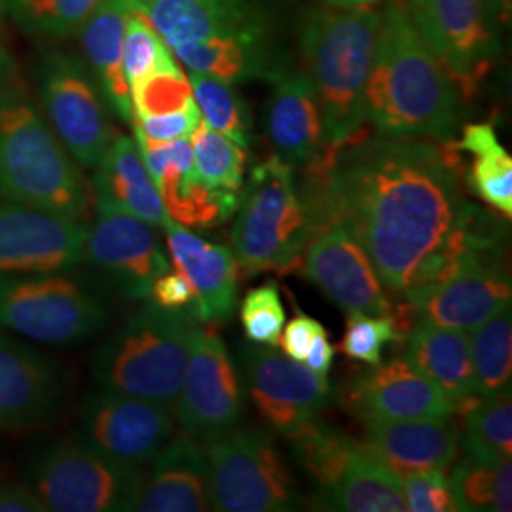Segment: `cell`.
Here are the masks:
<instances>
[{
  "label": "cell",
  "instance_id": "obj_31",
  "mask_svg": "<svg viewBox=\"0 0 512 512\" xmlns=\"http://www.w3.org/2000/svg\"><path fill=\"white\" fill-rule=\"evenodd\" d=\"M315 503L325 511H408L401 480L389 473L378 459L372 458L365 446L334 486L315 492Z\"/></svg>",
  "mask_w": 512,
  "mask_h": 512
},
{
  "label": "cell",
  "instance_id": "obj_35",
  "mask_svg": "<svg viewBox=\"0 0 512 512\" xmlns=\"http://www.w3.org/2000/svg\"><path fill=\"white\" fill-rule=\"evenodd\" d=\"M478 397H492L511 389V308L499 311L467 332Z\"/></svg>",
  "mask_w": 512,
  "mask_h": 512
},
{
  "label": "cell",
  "instance_id": "obj_44",
  "mask_svg": "<svg viewBox=\"0 0 512 512\" xmlns=\"http://www.w3.org/2000/svg\"><path fill=\"white\" fill-rule=\"evenodd\" d=\"M403 484L406 507L412 512H458V503L444 471L406 476Z\"/></svg>",
  "mask_w": 512,
  "mask_h": 512
},
{
  "label": "cell",
  "instance_id": "obj_34",
  "mask_svg": "<svg viewBox=\"0 0 512 512\" xmlns=\"http://www.w3.org/2000/svg\"><path fill=\"white\" fill-rule=\"evenodd\" d=\"M448 480L459 511L509 512L512 509L511 459L463 454Z\"/></svg>",
  "mask_w": 512,
  "mask_h": 512
},
{
  "label": "cell",
  "instance_id": "obj_30",
  "mask_svg": "<svg viewBox=\"0 0 512 512\" xmlns=\"http://www.w3.org/2000/svg\"><path fill=\"white\" fill-rule=\"evenodd\" d=\"M404 359L454 399L458 410L478 397L467 332L418 323Z\"/></svg>",
  "mask_w": 512,
  "mask_h": 512
},
{
  "label": "cell",
  "instance_id": "obj_50",
  "mask_svg": "<svg viewBox=\"0 0 512 512\" xmlns=\"http://www.w3.org/2000/svg\"><path fill=\"white\" fill-rule=\"evenodd\" d=\"M484 6L499 35L503 29L511 27L512 0H484Z\"/></svg>",
  "mask_w": 512,
  "mask_h": 512
},
{
  "label": "cell",
  "instance_id": "obj_24",
  "mask_svg": "<svg viewBox=\"0 0 512 512\" xmlns=\"http://www.w3.org/2000/svg\"><path fill=\"white\" fill-rule=\"evenodd\" d=\"M133 511H211L205 446L188 433H175L164 450L150 461Z\"/></svg>",
  "mask_w": 512,
  "mask_h": 512
},
{
  "label": "cell",
  "instance_id": "obj_12",
  "mask_svg": "<svg viewBox=\"0 0 512 512\" xmlns=\"http://www.w3.org/2000/svg\"><path fill=\"white\" fill-rule=\"evenodd\" d=\"M173 414L181 431L202 444L236 429L243 416L238 370L213 323L192 327L188 365Z\"/></svg>",
  "mask_w": 512,
  "mask_h": 512
},
{
  "label": "cell",
  "instance_id": "obj_6",
  "mask_svg": "<svg viewBox=\"0 0 512 512\" xmlns=\"http://www.w3.org/2000/svg\"><path fill=\"white\" fill-rule=\"evenodd\" d=\"M232 226V247L245 275L291 274L311 239L294 183V167L277 154L255 165L243 184Z\"/></svg>",
  "mask_w": 512,
  "mask_h": 512
},
{
  "label": "cell",
  "instance_id": "obj_4",
  "mask_svg": "<svg viewBox=\"0 0 512 512\" xmlns=\"http://www.w3.org/2000/svg\"><path fill=\"white\" fill-rule=\"evenodd\" d=\"M382 10L323 4L306 12L300 29L304 73L317 93L327 145L365 128L366 82L372 69Z\"/></svg>",
  "mask_w": 512,
  "mask_h": 512
},
{
  "label": "cell",
  "instance_id": "obj_46",
  "mask_svg": "<svg viewBox=\"0 0 512 512\" xmlns=\"http://www.w3.org/2000/svg\"><path fill=\"white\" fill-rule=\"evenodd\" d=\"M148 298L154 306L167 311H190L194 315L196 293L181 272H165L154 283ZM196 317V315H194ZM198 321V319H196Z\"/></svg>",
  "mask_w": 512,
  "mask_h": 512
},
{
  "label": "cell",
  "instance_id": "obj_41",
  "mask_svg": "<svg viewBox=\"0 0 512 512\" xmlns=\"http://www.w3.org/2000/svg\"><path fill=\"white\" fill-rule=\"evenodd\" d=\"M175 63L179 61L165 44L164 38L158 35L150 19L139 8H133L126 21L124 37V74L129 90L152 71Z\"/></svg>",
  "mask_w": 512,
  "mask_h": 512
},
{
  "label": "cell",
  "instance_id": "obj_53",
  "mask_svg": "<svg viewBox=\"0 0 512 512\" xmlns=\"http://www.w3.org/2000/svg\"><path fill=\"white\" fill-rule=\"evenodd\" d=\"M0 14H2V10H0ZM0 18H2V16H0Z\"/></svg>",
  "mask_w": 512,
  "mask_h": 512
},
{
  "label": "cell",
  "instance_id": "obj_36",
  "mask_svg": "<svg viewBox=\"0 0 512 512\" xmlns=\"http://www.w3.org/2000/svg\"><path fill=\"white\" fill-rule=\"evenodd\" d=\"M458 414L465 418L461 437L463 454L478 458L511 459L512 401L511 389L492 397H475L463 404Z\"/></svg>",
  "mask_w": 512,
  "mask_h": 512
},
{
  "label": "cell",
  "instance_id": "obj_19",
  "mask_svg": "<svg viewBox=\"0 0 512 512\" xmlns=\"http://www.w3.org/2000/svg\"><path fill=\"white\" fill-rule=\"evenodd\" d=\"M133 133L143 164L171 219L186 228L211 230L236 215L241 196L213 192L202 183L190 137L156 143L135 129Z\"/></svg>",
  "mask_w": 512,
  "mask_h": 512
},
{
  "label": "cell",
  "instance_id": "obj_51",
  "mask_svg": "<svg viewBox=\"0 0 512 512\" xmlns=\"http://www.w3.org/2000/svg\"><path fill=\"white\" fill-rule=\"evenodd\" d=\"M16 80H19L16 59L12 57L8 46L0 38V95L6 92Z\"/></svg>",
  "mask_w": 512,
  "mask_h": 512
},
{
  "label": "cell",
  "instance_id": "obj_15",
  "mask_svg": "<svg viewBox=\"0 0 512 512\" xmlns=\"http://www.w3.org/2000/svg\"><path fill=\"white\" fill-rule=\"evenodd\" d=\"M410 317L421 325L476 329L499 311L511 308V274L505 253L478 258L450 279L403 294Z\"/></svg>",
  "mask_w": 512,
  "mask_h": 512
},
{
  "label": "cell",
  "instance_id": "obj_3",
  "mask_svg": "<svg viewBox=\"0 0 512 512\" xmlns=\"http://www.w3.org/2000/svg\"><path fill=\"white\" fill-rule=\"evenodd\" d=\"M92 198L73 156L16 80L0 95V200L82 222Z\"/></svg>",
  "mask_w": 512,
  "mask_h": 512
},
{
  "label": "cell",
  "instance_id": "obj_10",
  "mask_svg": "<svg viewBox=\"0 0 512 512\" xmlns=\"http://www.w3.org/2000/svg\"><path fill=\"white\" fill-rule=\"evenodd\" d=\"M42 114L74 162L95 169L116 137L109 103L90 67L67 52H46L35 67Z\"/></svg>",
  "mask_w": 512,
  "mask_h": 512
},
{
  "label": "cell",
  "instance_id": "obj_8",
  "mask_svg": "<svg viewBox=\"0 0 512 512\" xmlns=\"http://www.w3.org/2000/svg\"><path fill=\"white\" fill-rule=\"evenodd\" d=\"M63 274L0 279V327L44 344H73L105 329V298Z\"/></svg>",
  "mask_w": 512,
  "mask_h": 512
},
{
  "label": "cell",
  "instance_id": "obj_7",
  "mask_svg": "<svg viewBox=\"0 0 512 512\" xmlns=\"http://www.w3.org/2000/svg\"><path fill=\"white\" fill-rule=\"evenodd\" d=\"M205 446L211 511L289 512L300 509L302 494L275 448L255 429H232Z\"/></svg>",
  "mask_w": 512,
  "mask_h": 512
},
{
  "label": "cell",
  "instance_id": "obj_33",
  "mask_svg": "<svg viewBox=\"0 0 512 512\" xmlns=\"http://www.w3.org/2000/svg\"><path fill=\"white\" fill-rule=\"evenodd\" d=\"M293 458L317 486V492L334 486L351 463L359 458L363 444L315 420L291 437Z\"/></svg>",
  "mask_w": 512,
  "mask_h": 512
},
{
  "label": "cell",
  "instance_id": "obj_32",
  "mask_svg": "<svg viewBox=\"0 0 512 512\" xmlns=\"http://www.w3.org/2000/svg\"><path fill=\"white\" fill-rule=\"evenodd\" d=\"M454 147L473 158L465 179L476 198L492 205L505 219H511L512 158L501 145L494 124L480 122L465 126Z\"/></svg>",
  "mask_w": 512,
  "mask_h": 512
},
{
  "label": "cell",
  "instance_id": "obj_27",
  "mask_svg": "<svg viewBox=\"0 0 512 512\" xmlns=\"http://www.w3.org/2000/svg\"><path fill=\"white\" fill-rule=\"evenodd\" d=\"M92 192L95 203L120 209L154 228L164 230L171 220L137 143L126 135H116L101 162L95 165Z\"/></svg>",
  "mask_w": 512,
  "mask_h": 512
},
{
  "label": "cell",
  "instance_id": "obj_25",
  "mask_svg": "<svg viewBox=\"0 0 512 512\" xmlns=\"http://www.w3.org/2000/svg\"><path fill=\"white\" fill-rule=\"evenodd\" d=\"M266 129L279 158L304 165L327 145L321 105L304 69H285L272 80Z\"/></svg>",
  "mask_w": 512,
  "mask_h": 512
},
{
  "label": "cell",
  "instance_id": "obj_26",
  "mask_svg": "<svg viewBox=\"0 0 512 512\" xmlns=\"http://www.w3.org/2000/svg\"><path fill=\"white\" fill-rule=\"evenodd\" d=\"M169 50L215 38L266 29L264 19L243 0H135Z\"/></svg>",
  "mask_w": 512,
  "mask_h": 512
},
{
  "label": "cell",
  "instance_id": "obj_5",
  "mask_svg": "<svg viewBox=\"0 0 512 512\" xmlns=\"http://www.w3.org/2000/svg\"><path fill=\"white\" fill-rule=\"evenodd\" d=\"M196 323L190 311H167L148 304L97 351L93 380L99 389L175 408Z\"/></svg>",
  "mask_w": 512,
  "mask_h": 512
},
{
  "label": "cell",
  "instance_id": "obj_22",
  "mask_svg": "<svg viewBox=\"0 0 512 512\" xmlns=\"http://www.w3.org/2000/svg\"><path fill=\"white\" fill-rule=\"evenodd\" d=\"M164 232L177 272L194 287L198 323L230 321L238 308V262L234 253L196 236L177 220H169Z\"/></svg>",
  "mask_w": 512,
  "mask_h": 512
},
{
  "label": "cell",
  "instance_id": "obj_21",
  "mask_svg": "<svg viewBox=\"0 0 512 512\" xmlns=\"http://www.w3.org/2000/svg\"><path fill=\"white\" fill-rule=\"evenodd\" d=\"M363 446L389 473L406 476L446 471L458 458V423L452 418L366 421Z\"/></svg>",
  "mask_w": 512,
  "mask_h": 512
},
{
  "label": "cell",
  "instance_id": "obj_13",
  "mask_svg": "<svg viewBox=\"0 0 512 512\" xmlns=\"http://www.w3.org/2000/svg\"><path fill=\"white\" fill-rule=\"evenodd\" d=\"M239 382L274 431L291 437L332 401L327 376L317 374L274 349L247 346L239 349Z\"/></svg>",
  "mask_w": 512,
  "mask_h": 512
},
{
  "label": "cell",
  "instance_id": "obj_47",
  "mask_svg": "<svg viewBox=\"0 0 512 512\" xmlns=\"http://www.w3.org/2000/svg\"><path fill=\"white\" fill-rule=\"evenodd\" d=\"M323 330L325 327L317 319H313L306 313H298L293 321H289L287 327L281 330L277 346L285 351L287 357H291L298 363H304L315 336Z\"/></svg>",
  "mask_w": 512,
  "mask_h": 512
},
{
  "label": "cell",
  "instance_id": "obj_49",
  "mask_svg": "<svg viewBox=\"0 0 512 512\" xmlns=\"http://www.w3.org/2000/svg\"><path fill=\"white\" fill-rule=\"evenodd\" d=\"M334 357H336V348L329 342V334L327 330L319 332L311 344L310 351H308V357H306V366L317 372V374H323L327 376L334 363Z\"/></svg>",
  "mask_w": 512,
  "mask_h": 512
},
{
  "label": "cell",
  "instance_id": "obj_9",
  "mask_svg": "<svg viewBox=\"0 0 512 512\" xmlns=\"http://www.w3.org/2000/svg\"><path fill=\"white\" fill-rule=\"evenodd\" d=\"M143 465L110 458L88 444L48 448L31 469V488L54 512L133 511Z\"/></svg>",
  "mask_w": 512,
  "mask_h": 512
},
{
  "label": "cell",
  "instance_id": "obj_28",
  "mask_svg": "<svg viewBox=\"0 0 512 512\" xmlns=\"http://www.w3.org/2000/svg\"><path fill=\"white\" fill-rule=\"evenodd\" d=\"M171 52L188 73L211 76L226 84H243L251 80L272 82L277 74L287 69L279 59L268 29L184 44Z\"/></svg>",
  "mask_w": 512,
  "mask_h": 512
},
{
  "label": "cell",
  "instance_id": "obj_16",
  "mask_svg": "<svg viewBox=\"0 0 512 512\" xmlns=\"http://www.w3.org/2000/svg\"><path fill=\"white\" fill-rule=\"evenodd\" d=\"M80 435L105 456L147 465L175 435V414L162 404L99 389L82 408Z\"/></svg>",
  "mask_w": 512,
  "mask_h": 512
},
{
  "label": "cell",
  "instance_id": "obj_23",
  "mask_svg": "<svg viewBox=\"0 0 512 512\" xmlns=\"http://www.w3.org/2000/svg\"><path fill=\"white\" fill-rule=\"evenodd\" d=\"M63 401L59 366L0 332V427H29L52 418Z\"/></svg>",
  "mask_w": 512,
  "mask_h": 512
},
{
  "label": "cell",
  "instance_id": "obj_17",
  "mask_svg": "<svg viewBox=\"0 0 512 512\" xmlns=\"http://www.w3.org/2000/svg\"><path fill=\"white\" fill-rule=\"evenodd\" d=\"M82 262L109 275L131 300H147L152 283L169 272V260L154 226L110 205L95 203Z\"/></svg>",
  "mask_w": 512,
  "mask_h": 512
},
{
  "label": "cell",
  "instance_id": "obj_39",
  "mask_svg": "<svg viewBox=\"0 0 512 512\" xmlns=\"http://www.w3.org/2000/svg\"><path fill=\"white\" fill-rule=\"evenodd\" d=\"M194 164L202 183L220 194L241 196L245 184L247 154L219 131L202 124L190 137Z\"/></svg>",
  "mask_w": 512,
  "mask_h": 512
},
{
  "label": "cell",
  "instance_id": "obj_37",
  "mask_svg": "<svg viewBox=\"0 0 512 512\" xmlns=\"http://www.w3.org/2000/svg\"><path fill=\"white\" fill-rule=\"evenodd\" d=\"M188 78L203 122L243 150L253 147V116L234 84L203 74L190 73Z\"/></svg>",
  "mask_w": 512,
  "mask_h": 512
},
{
  "label": "cell",
  "instance_id": "obj_14",
  "mask_svg": "<svg viewBox=\"0 0 512 512\" xmlns=\"http://www.w3.org/2000/svg\"><path fill=\"white\" fill-rule=\"evenodd\" d=\"M88 226L0 200V279L69 272L82 262Z\"/></svg>",
  "mask_w": 512,
  "mask_h": 512
},
{
  "label": "cell",
  "instance_id": "obj_48",
  "mask_svg": "<svg viewBox=\"0 0 512 512\" xmlns=\"http://www.w3.org/2000/svg\"><path fill=\"white\" fill-rule=\"evenodd\" d=\"M0 512H50L31 486L0 484Z\"/></svg>",
  "mask_w": 512,
  "mask_h": 512
},
{
  "label": "cell",
  "instance_id": "obj_38",
  "mask_svg": "<svg viewBox=\"0 0 512 512\" xmlns=\"http://www.w3.org/2000/svg\"><path fill=\"white\" fill-rule=\"evenodd\" d=\"M99 0H0L6 12L27 35L48 40L73 37Z\"/></svg>",
  "mask_w": 512,
  "mask_h": 512
},
{
  "label": "cell",
  "instance_id": "obj_29",
  "mask_svg": "<svg viewBox=\"0 0 512 512\" xmlns=\"http://www.w3.org/2000/svg\"><path fill=\"white\" fill-rule=\"evenodd\" d=\"M135 0H99L80 27L82 52L110 109L131 124V93L124 74V37Z\"/></svg>",
  "mask_w": 512,
  "mask_h": 512
},
{
  "label": "cell",
  "instance_id": "obj_40",
  "mask_svg": "<svg viewBox=\"0 0 512 512\" xmlns=\"http://www.w3.org/2000/svg\"><path fill=\"white\" fill-rule=\"evenodd\" d=\"M129 93L133 118L171 114L196 103L190 78L179 63L152 71L131 86Z\"/></svg>",
  "mask_w": 512,
  "mask_h": 512
},
{
  "label": "cell",
  "instance_id": "obj_1",
  "mask_svg": "<svg viewBox=\"0 0 512 512\" xmlns=\"http://www.w3.org/2000/svg\"><path fill=\"white\" fill-rule=\"evenodd\" d=\"M454 141L357 131L304 164L298 188L311 238L340 224L391 293L442 283L478 258L505 253V228L459 186Z\"/></svg>",
  "mask_w": 512,
  "mask_h": 512
},
{
  "label": "cell",
  "instance_id": "obj_2",
  "mask_svg": "<svg viewBox=\"0 0 512 512\" xmlns=\"http://www.w3.org/2000/svg\"><path fill=\"white\" fill-rule=\"evenodd\" d=\"M463 97L421 38L404 0H389L366 82L365 120L382 135L454 141Z\"/></svg>",
  "mask_w": 512,
  "mask_h": 512
},
{
  "label": "cell",
  "instance_id": "obj_11",
  "mask_svg": "<svg viewBox=\"0 0 512 512\" xmlns=\"http://www.w3.org/2000/svg\"><path fill=\"white\" fill-rule=\"evenodd\" d=\"M406 6L461 97L475 99L501 52V35L488 18L484 0H410Z\"/></svg>",
  "mask_w": 512,
  "mask_h": 512
},
{
  "label": "cell",
  "instance_id": "obj_18",
  "mask_svg": "<svg viewBox=\"0 0 512 512\" xmlns=\"http://www.w3.org/2000/svg\"><path fill=\"white\" fill-rule=\"evenodd\" d=\"M296 272L344 311L368 315L397 311L363 247L340 224H330L310 239Z\"/></svg>",
  "mask_w": 512,
  "mask_h": 512
},
{
  "label": "cell",
  "instance_id": "obj_52",
  "mask_svg": "<svg viewBox=\"0 0 512 512\" xmlns=\"http://www.w3.org/2000/svg\"><path fill=\"white\" fill-rule=\"evenodd\" d=\"M325 2L334 6H344V8H366V6H376L384 0H325Z\"/></svg>",
  "mask_w": 512,
  "mask_h": 512
},
{
  "label": "cell",
  "instance_id": "obj_20",
  "mask_svg": "<svg viewBox=\"0 0 512 512\" xmlns=\"http://www.w3.org/2000/svg\"><path fill=\"white\" fill-rule=\"evenodd\" d=\"M365 421L454 418L458 404L406 359L378 363L351 380L344 395Z\"/></svg>",
  "mask_w": 512,
  "mask_h": 512
},
{
  "label": "cell",
  "instance_id": "obj_45",
  "mask_svg": "<svg viewBox=\"0 0 512 512\" xmlns=\"http://www.w3.org/2000/svg\"><path fill=\"white\" fill-rule=\"evenodd\" d=\"M133 129L156 143H169L177 139H188L202 124V112L196 103L190 107L162 116H145L133 118Z\"/></svg>",
  "mask_w": 512,
  "mask_h": 512
},
{
  "label": "cell",
  "instance_id": "obj_43",
  "mask_svg": "<svg viewBox=\"0 0 512 512\" xmlns=\"http://www.w3.org/2000/svg\"><path fill=\"white\" fill-rule=\"evenodd\" d=\"M239 317L245 336L251 342L275 348L285 327V308L281 304L277 281L270 279L249 291L241 302Z\"/></svg>",
  "mask_w": 512,
  "mask_h": 512
},
{
  "label": "cell",
  "instance_id": "obj_42",
  "mask_svg": "<svg viewBox=\"0 0 512 512\" xmlns=\"http://www.w3.org/2000/svg\"><path fill=\"white\" fill-rule=\"evenodd\" d=\"M404 327L395 315H368L361 311H348L346 334L340 351L353 361L365 365L382 363V353L387 344L401 342Z\"/></svg>",
  "mask_w": 512,
  "mask_h": 512
}]
</instances>
